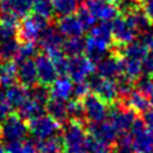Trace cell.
<instances>
[{"mask_svg":"<svg viewBox=\"0 0 153 153\" xmlns=\"http://www.w3.org/2000/svg\"><path fill=\"white\" fill-rule=\"evenodd\" d=\"M46 113L53 118L56 122H58L61 125L70 119L68 113H67V102H65L63 100H57V99H51L47 101L46 104Z\"/></svg>","mask_w":153,"mask_h":153,"instance_id":"22","label":"cell"},{"mask_svg":"<svg viewBox=\"0 0 153 153\" xmlns=\"http://www.w3.org/2000/svg\"><path fill=\"white\" fill-rule=\"evenodd\" d=\"M134 87L137 91L149 97L153 94V76L148 74H143L139 79L134 81Z\"/></svg>","mask_w":153,"mask_h":153,"instance_id":"37","label":"cell"},{"mask_svg":"<svg viewBox=\"0 0 153 153\" xmlns=\"http://www.w3.org/2000/svg\"><path fill=\"white\" fill-rule=\"evenodd\" d=\"M85 8L94 15L96 20L111 22L120 15L118 8L106 0H84Z\"/></svg>","mask_w":153,"mask_h":153,"instance_id":"12","label":"cell"},{"mask_svg":"<svg viewBox=\"0 0 153 153\" xmlns=\"http://www.w3.org/2000/svg\"><path fill=\"white\" fill-rule=\"evenodd\" d=\"M29 133L36 140H43L62 133V125L50 115H41L28 122Z\"/></svg>","mask_w":153,"mask_h":153,"instance_id":"5","label":"cell"},{"mask_svg":"<svg viewBox=\"0 0 153 153\" xmlns=\"http://www.w3.org/2000/svg\"><path fill=\"white\" fill-rule=\"evenodd\" d=\"M34 62H36V68H37V75H38V84L51 87V85L58 77V74L52 62V59L50 58V56H47L43 52V53L37 54Z\"/></svg>","mask_w":153,"mask_h":153,"instance_id":"11","label":"cell"},{"mask_svg":"<svg viewBox=\"0 0 153 153\" xmlns=\"http://www.w3.org/2000/svg\"><path fill=\"white\" fill-rule=\"evenodd\" d=\"M109 48H111V46L109 43L96 39V38L89 36L86 38V45H85V56L91 59L95 65L99 63L101 59L106 57Z\"/></svg>","mask_w":153,"mask_h":153,"instance_id":"16","label":"cell"},{"mask_svg":"<svg viewBox=\"0 0 153 153\" xmlns=\"http://www.w3.org/2000/svg\"><path fill=\"white\" fill-rule=\"evenodd\" d=\"M140 1H143V0H140Z\"/></svg>","mask_w":153,"mask_h":153,"instance_id":"54","label":"cell"},{"mask_svg":"<svg viewBox=\"0 0 153 153\" xmlns=\"http://www.w3.org/2000/svg\"><path fill=\"white\" fill-rule=\"evenodd\" d=\"M29 133L28 123L22 119L17 113H13L7 118V120L0 124V137L1 142L5 143H13L27 139V135Z\"/></svg>","mask_w":153,"mask_h":153,"instance_id":"3","label":"cell"},{"mask_svg":"<svg viewBox=\"0 0 153 153\" xmlns=\"http://www.w3.org/2000/svg\"><path fill=\"white\" fill-rule=\"evenodd\" d=\"M0 153H7V151H5V147L0 143Z\"/></svg>","mask_w":153,"mask_h":153,"instance_id":"50","label":"cell"},{"mask_svg":"<svg viewBox=\"0 0 153 153\" xmlns=\"http://www.w3.org/2000/svg\"><path fill=\"white\" fill-rule=\"evenodd\" d=\"M90 90L92 94L99 96L101 100H104L109 105H113L119 100V94L117 89L115 80L102 79L100 76H90L89 80Z\"/></svg>","mask_w":153,"mask_h":153,"instance_id":"6","label":"cell"},{"mask_svg":"<svg viewBox=\"0 0 153 153\" xmlns=\"http://www.w3.org/2000/svg\"><path fill=\"white\" fill-rule=\"evenodd\" d=\"M7 153H37V142L33 139H23L5 146Z\"/></svg>","mask_w":153,"mask_h":153,"instance_id":"33","label":"cell"},{"mask_svg":"<svg viewBox=\"0 0 153 153\" xmlns=\"http://www.w3.org/2000/svg\"><path fill=\"white\" fill-rule=\"evenodd\" d=\"M19 38H13V39L0 42V59L1 61H13V59H15L19 51Z\"/></svg>","mask_w":153,"mask_h":153,"instance_id":"30","label":"cell"},{"mask_svg":"<svg viewBox=\"0 0 153 153\" xmlns=\"http://www.w3.org/2000/svg\"><path fill=\"white\" fill-rule=\"evenodd\" d=\"M29 97L33 99L36 101H38L39 104L46 106L47 101L51 99V94H50V87L43 86V85H36L34 87L29 89Z\"/></svg>","mask_w":153,"mask_h":153,"instance_id":"39","label":"cell"},{"mask_svg":"<svg viewBox=\"0 0 153 153\" xmlns=\"http://www.w3.org/2000/svg\"><path fill=\"white\" fill-rule=\"evenodd\" d=\"M122 58V66H123V75H125L130 80L135 81L143 75V61L129 57H120Z\"/></svg>","mask_w":153,"mask_h":153,"instance_id":"27","label":"cell"},{"mask_svg":"<svg viewBox=\"0 0 153 153\" xmlns=\"http://www.w3.org/2000/svg\"><path fill=\"white\" fill-rule=\"evenodd\" d=\"M61 153H63V152H61Z\"/></svg>","mask_w":153,"mask_h":153,"instance_id":"55","label":"cell"},{"mask_svg":"<svg viewBox=\"0 0 153 153\" xmlns=\"http://www.w3.org/2000/svg\"><path fill=\"white\" fill-rule=\"evenodd\" d=\"M86 132L90 137L96 140L104 142L108 144H114V142L118 138L117 129L113 127V124L109 120H102L97 123H86Z\"/></svg>","mask_w":153,"mask_h":153,"instance_id":"13","label":"cell"},{"mask_svg":"<svg viewBox=\"0 0 153 153\" xmlns=\"http://www.w3.org/2000/svg\"><path fill=\"white\" fill-rule=\"evenodd\" d=\"M32 10H33V14L39 15V17L47 19L48 22L56 19V14H54L51 0H34Z\"/></svg>","mask_w":153,"mask_h":153,"instance_id":"34","label":"cell"},{"mask_svg":"<svg viewBox=\"0 0 153 153\" xmlns=\"http://www.w3.org/2000/svg\"><path fill=\"white\" fill-rule=\"evenodd\" d=\"M67 113L68 118L72 120H77L81 123H86V117H85V110L82 101L79 99H72L67 102Z\"/></svg>","mask_w":153,"mask_h":153,"instance_id":"36","label":"cell"},{"mask_svg":"<svg viewBox=\"0 0 153 153\" xmlns=\"http://www.w3.org/2000/svg\"><path fill=\"white\" fill-rule=\"evenodd\" d=\"M86 123L68 119L62 125V137L65 143V153H87Z\"/></svg>","mask_w":153,"mask_h":153,"instance_id":"1","label":"cell"},{"mask_svg":"<svg viewBox=\"0 0 153 153\" xmlns=\"http://www.w3.org/2000/svg\"><path fill=\"white\" fill-rule=\"evenodd\" d=\"M143 71L144 74L153 76V53H149L143 61Z\"/></svg>","mask_w":153,"mask_h":153,"instance_id":"48","label":"cell"},{"mask_svg":"<svg viewBox=\"0 0 153 153\" xmlns=\"http://www.w3.org/2000/svg\"><path fill=\"white\" fill-rule=\"evenodd\" d=\"M56 27L61 32L63 37H81L84 33V28L81 25L80 20L75 14L67 15V17H61L56 19Z\"/></svg>","mask_w":153,"mask_h":153,"instance_id":"18","label":"cell"},{"mask_svg":"<svg viewBox=\"0 0 153 153\" xmlns=\"http://www.w3.org/2000/svg\"><path fill=\"white\" fill-rule=\"evenodd\" d=\"M19 24L9 23V22H0V42L18 38Z\"/></svg>","mask_w":153,"mask_h":153,"instance_id":"40","label":"cell"},{"mask_svg":"<svg viewBox=\"0 0 153 153\" xmlns=\"http://www.w3.org/2000/svg\"><path fill=\"white\" fill-rule=\"evenodd\" d=\"M84 110H85V117H86V123H97L105 120L109 115V108L110 105L106 104L104 100H101L99 96L95 94H89L86 95L82 100Z\"/></svg>","mask_w":153,"mask_h":153,"instance_id":"8","label":"cell"},{"mask_svg":"<svg viewBox=\"0 0 153 153\" xmlns=\"http://www.w3.org/2000/svg\"><path fill=\"white\" fill-rule=\"evenodd\" d=\"M124 18L127 19L128 23L134 28V30L138 33V36L144 33L147 30H149L153 27V22L149 19L148 15L146 14V12L142 7L128 13V14H125Z\"/></svg>","mask_w":153,"mask_h":153,"instance_id":"19","label":"cell"},{"mask_svg":"<svg viewBox=\"0 0 153 153\" xmlns=\"http://www.w3.org/2000/svg\"><path fill=\"white\" fill-rule=\"evenodd\" d=\"M90 85L89 82L86 81H82V82H75L74 85V92H72V96H75V99H79V100H82L86 95L90 94Z\"/></svg>","mask_w":153,"mask_h":153,"instance_id":"45","label":"cell"},{"mask_svg":"<svg viewBox=\"0 0 153 153\" xmlns=\"http://www.w3.org/2000/svg\"><path fill=\"white\" fill-rule=\"evenodd\" d=\"M18 80V66L14 61H3L0 65V86L3 89L17 84Z\"/></svg>","mask_w":153,"mask_h":153,"instance_id":"23","label":"cell"},{"mask_svg":"<svg viewBox=\"0 0 153 153\" xmlns=\"http://www.w3.org/2000/svg\"><path fill=\"white\" fill-rule=\"evenodd\" d=\"M113 29V45L117 46H127L129 43L135 41L138 33L130 25L124 15H118V17L111 22Z\"/></svg>","mask_w":153,"mask_h":153,"instance_id":"9","label":"cell"},{"mask_svg":"<svg viewBox=\"0 0 153 153\" xmlns=\"http://www.w3.org/2000/svg\"><path fill=\"white\" fill-rule=\"evenodd\" d=\"M76 17H77V19L80 20L84 30H90L92 27L96 24L95 17L85 7H79L77 12H76Z\"/></svg>","mask_w":153,"mask_h":153,"instance_id":"43","label":"cell"},{"mask_svg":"<svg viewBox=\"0 0 153 153\" xmlns=\"http://www.w3.org/2000/svg\"><path fill=\"white\" fill-rule=\"evenodd\" d=\"M45 113H46L45 105H42V104H39L38 101L29 97V99L18 109L17 114L23 120H25V122H30V120H33L38 117L45 115Z\"/></svg>","mask_w":153,"mask_h":153,"instance_id":"25","label":"cell"},{"mask_svg":"<svg viewBox=\"0 0 153 153\" xmlns=\"http://www.w3.org/2000/svg\"><path fill=\"white\" fill-rule=\"evenodd\" d=\"M114 153H132L133 151V135L130 133H123L118 135L113 144Z\"/></svg>","mask_w":153,"mask_h":153,"instance_id":"35","label":"cell"},{"mask_svg":"<svg viewBox=\"0 0 153 153\" xmlns=\"http://www.w3.org/2000/svg\"><path fill=\"white\" fill-rule=\"evenodd\" d=\"M152 153H153V152H152Z\"/></svg>","mask_w":153,"mask_h":153,"instance_id":"56","label":"cell"},{"mask_svg":"<svg viewBox=\"0 0 153 153\" xmlns=\"http://www.w3.org/2000/svg\"><path fill=\"white\" fill-rule=\"evenodd\" d=\"M56 18L72 15L79 9V0H51Z\"/></svg>","mask_w":153,"mask_h":153,"instance_id":"28","label":"cell"},{"mask_svg":"<svg viewBox=\"0 0 153 153\" xmlns=\"http://www.w3.org/2000/svg\"><path fill=\"white\" fill-rule=\"evenodd\" d=\"M142 8L146 12V14L153 22V0H143L142 1Z\"/></svg>","mask_w":153,"mask_h":153,"instance_id":"49","label":"cell"},{"mask_svg":"<svg viewBox=\"0 0 153 153\" xmlns=\"http://www.w3.org/2000/svg\"><path fill=\"white\" fill-rule=\"evenodd\" d=\"M29 99V89L20 84H15L5 90V100L13 109H19Z\"/></svg>","mask_w":153,"mask_h":153,"instance_id":"20","label":"cell"},{"mask_svg":"<svg viewBox=\"0 0 153 153\" xmlns=\"http://www.w3.org/2000/svg\"><path fill=\"white\" fill-rule=\"evenodd\" d=\"M10 114H13V108L9 105L7 100L1 101L0 102V124H3Z\"/></svg>","mask_w":153,"mask_h":153,"instance_id":"46","label":"cell"},{"mask_svg":"<svg viewBox=\"0 0 153 153\" xmlns=\"http://www.w3.org/2000/svg\"><path fill=\"white\" fill-rule=\"evenodd\" d=\"M74 81L71 80L68 75L58 76L56 81L50 87V94L52 99L57 100H70L74 92Z\"/></svg>","mask_w":153,"mask_h":153,"instance_id":"17","label":"cell"},{"mask_svg":"<svg viewBox=\"0 0 153 153\" xmlns=\"http://www.w3.org/2000/svg\"><path fill=\"white\" fill-rule=\"evenodd\" d=\"M106 1H109V3H113V4H114V3H115V0H106Z\"/></svg>","mask_w":153,"mask_h":153,"instance_id":"52","label":"cell"},{"mask_svg":"<svg viewBox=\"0 0 153 153\" xmlns=\"http://www.w3.org/2000/svg\"><path fill=\"white\" fill-rule=\"evenodd\" d=\"M85 45H86V39H84V38L71 37V38L65 39L62 51L67 57L79 56V54H82L85 52Z\"/></svg>","mask_w":153,"mask_h":153,"instance_id":"29","label":"cell"},{"mask_svg":"<svg viewBox=\"0 0 153 153\" xmlns=\"http://www.w3.org/2000/svg\"><path fill=\"white\" fill-rule=\"evenodd\" d=\"M65 42V37L61 34V32L57 29L56 24L47 25L38 38V45L43 50L46 54H51L53 52L61 51Z\"/></svg>","mask_w":153,"mask_h":153,"instance_id":"10","label":"cell"},{"mask_svg":"<svg viewBox=\"0 0 153 153\" xmlns=\"http://www.w3.org/2000/svg\"><path fill=\"white\" fill-rule=\"evenodd\" d=\"M3 3L19 18H24L33 8L34 0H3Z\"/></svg>","mask_w":153,"mask_h":153,"instance_id":"32","label":"cell"},{"mask_svg":"<svg viewBox=\"0 0 153 153\" xmlns=\"http://www.w3.org/2000/svg\"><path fill=\"white\" fill-rule=\"evenodd\" d=\"M96 71V65L87 58L85 54L68 57V72L67 75L74 82H82L92 76Z\"/></svg>","mask_w":153,"mask_h":153,"instance_id":"7","label":"cell"},{"mask_svg":"<svg viewBox=\"0 0 153 153\" xmlns=\"http://www.w3.org/2000/svg\"><path fill=\"white\" fill-rule=\"evenodd\" d=\"M96 75L102 79L109 80H117L119 76L123 75V66H122V58L117 54L111 53L110 56L105 57L104 59L96 65Z\"/></svg>","mask_w":153,"mask_h":153,"instance_id":"14","label":"cell"},{"mask_svg":"<svg viewBox=\"0 0 153 153\" xmlns=\"http://www.w3.org/2000/svg\"><path fill=\"white\" fill-rule=\"evenodd\" d=\"M37 45L36 42H23L19 46V51L17 54V61H24V59H29L32 57L37 56Z\"/></svg>","mask_w":153,"mask_h":153,"instance_id":"41","label":"cell"},{"mask_svg":"<svg viewBox=\"0 0 153 153\" xmlns=\"http://www.w3.org/2000/svg\"><path fill=\"white\" fill-rule=\"evenodd\" d=\"M108 118L109 122L113 124V127L117 129L118 134H123L130 133V129H132L135 119L138 117L133 109H130L122 101H117L109 108Z\"/></svg>","mask_w":153,"mask_h":153,"instance_id":"2","label":"cell"},{"mask_svg":"<svg viewBox=\"0 0 153 153\" xmlns=\"http://www.w3.org/2000/svg\"><path fill=\"white\" fill-rule=\"evenodd\" d=\"M87 153H114L113 146L87 137Z\"/></svg>","mask_w":153,"mask_h":153,"instance_id":"42","label":"cell"},{"mask_svg":"<svg viewBox=\"0 0 153 153\" xmlns=\"http://www.w3.org/2000/svg\"><path fill=\"white\" fill-rule=\"evenodd\" d=\"M65 151L62 134L50 137L43 140H37V152L39 153H61Z\"/></svg>","mask_w":153,"mask_h":153,"instance_id":"26","label":"cell"},{"mask_svg":"<svg viewBox=\"0 0 153 153\" xmlns=\"http://www.w3.org/2000/svg\"><path fill=\"white\" fill-rule=\"evenodd\" d=\"M91 37L96 38L109 43L110 46H113V29H111V22H101L99 24H95L90 29Z\"/></svg>","mask_w":153,"mask_h":153,"instance_id":"31","label":"cell"},{"mask_svg":"<svg viewBox=\"0 0 153 153\" xmlns=\"http://www.w3.org/2000/svg\"><path fill=\"white\" fill-rule=\"evenodd\" d=\"M114 5L118 8L119 13L122 15H125L133 10L138 9L142 7V1L140 0H115Z\"/></svg>","mask_w":153,"mask_h":153,"instance_id":"44","label":"cell"},{"mask_svg":"<svg viewBox=\"0 0 153 153\" xmlns=\"http://www.w3.org/2000/svg\"><path fill=\"white\" fill-rule=\"evenodd\" d=\"M18 81L20 85L25 86L27 89H32L38 85V75L36 68V62L33 58L24 59L18 62Z\"/></svg>","mask_w":153,"mask_h":153,"instance_id":"15","label":"cell"},{"mask_svg":"<svg viewBox=\"0 0 153 153\" xmlns=\"http://www.w3.org/2000/svg\"><path fill=\"white\" fill-rule=\"evenodd\" d=\"M51 22L39 17L37 14L27 15L19 23L18 38L22 42H37L39 38L42 30L50 25Z\"/></svg>","mask_w":153,"mask_h":153,"instance_id":"4","label":"cell"},{"mask_svg":"<svg viewBox=\"0 0 153 153\" xmlns=\"http://www.w3.org/2000/svg\"><path fill=\"white\" fill-rule=\"evenodd\" d=\"M133 135V152L152 153L153 152V130L144 128Z\"/></svg>","mask_w":153,"mask_h":153,"instance_id":"21","label":"cell"},{"mask_svg":"<svg viewBox=\"0 0 153 153\" xmlns=\"http://www.w3.org/2000/svg\"><path fill=\"white\" fill-rule=\"evenodd\" d=\"M0 1H3V0H0Z\"/></svg>","mask_w":153,"mask_h":153,"instance_id":"53","label":"cell"},{"mask_svg":"<svg viewBox=\"0 0 153 153\" xmlns=\"http://www.w3.org/2000/svg\"><path fill=\"white\" fill-rule=\"evenodd\" d=\"M117 82V89H118V94H119V100H124L130 92H132L135 87H134V81L127 77L125 75H122L115 80Z\"/></svg>","mask_w":153,"mask_h":153,"instance_id":"38","label":"cell"},{"mask_svg":"<svg viewBox=\"0 0 153 153\" xmlns=\"http://www.w3.org/2000/svg\"><path fill=\"white\" fill-rule=\"evenodd\" d=\"M120 101L124 102L125 105L129 106L130 109H133L137 114H143L144 111H147L151 108L149 97H147L146 95H143L139 91H137L135 89L130 92L124 100H120Z\"/></svg>","mask_w":153,"mask_h":153,"instance_id":"24","label":"cell"},{"mask_svg":"<svg viewBox=\"0 0 153 153\" xmlns=\"http://www.w3.org/2000/svg\"><path fill=\"white\" fill-rule=\"evenodd\" d=\"M149 101H151V105L153 106V94H152V95L149 96Z\"/></svg>","mask_w":153,"mask_h":153,"instance_id":"51","label":"cell"},{"mask_svg":"<svg viewBox=\"0 0 153 153\" xmlns=\"http://www.w3.org/2000/svg\"><path fill=\"white\" fill-rule=\"evenodd\" d=\"M142 120L144 122L147 128H149V129L153 130V108L152 109L149 108L148 110L142 114Z\"/></svg>","mask_w":153,"mask_h":153,"instance_id":"47","label":"cell"}]
</instances>
